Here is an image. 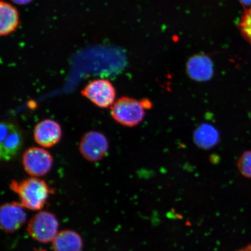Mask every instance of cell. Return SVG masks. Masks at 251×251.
Returning <instances> with one entry per match:
<instances>
[{"instance_id":"6da1fadb","label":"cell","mask_w":251,"mask_h":251,"mask_svg":"<svg viewBox=\"0 0 251 251\" xmlns=\"http://www.w3.org/2000/svg\"><path fill=\"white\" fill-rule=\"evenodd\" d=\"M9 188L18 194L21 205L31 211H39L46 205L53 190L46 182L37 177L12 180Z\"/></svg>"},{"instance_id":"7a4b0ae2","label":"cell","mask_w":251,"mask_h":251,"mask_svg":"<svg viewBox=\"0 0 251 251\" xmlns=\"http://www.w3.org/2000/svg\"><path fill=\"white\" fill-rule=\"evenodd\" d=\"M152 107L149 100L139 101L128 97L119 99L111 107V117L117 123L126 127L139 125L146 117V111Z\"/></svg>"},{"instance_id":"3957f363","label":"cell","mask_w":251,"mask_h":251,"mask_svg":"<svg viewBox=\"0 0 251 251\" xmlns=\"http://www.w3.org/2000/svg\"><path fill=\"white\" fill-rule=\"evenodd\" d=\"M59 223L53 213L47 211L37 213L30 220L27 233L33 240L41 243H49L58 234Z\"/></svg>"},{"instance_id":"277c9868","label":"cell","mask_w":251,"mask_h":251,"mask_svg":"<svg viewBox=\"0 0 251 251\" xmlns=\"http://www.w3.org/2000/svg\"><path fill=\"white\" fill-rule=\"evenodd\" d=\"M0 158L9 161L15 158L24 145V135L18 126L10 122H2L0 126Z\"/></svg>"},{"instance_id":"5b68a950","label":"cell","mask_w":251,"mask_h":251,"mask_svg":"<svg viewBox=\"0 0 251 251\" xmlns=\"http://www.w3.org/2000/svg\"><path fill=\"white\" fill-rule=\"evenodd\" d=\"M53 158L46 150L39 147H30L25 151L23 164L25 172L31 176H43L51 171Z\"/></svg>"},{"instance_id":"8992f818","label":"cell","mask_w":251,"mask_h":251,"mask_svg":"<svg viewBox=\"0 0 251 251\" xmlns=\"http://www.w3.org/2000/svg\"><path fill=\"white\" fill-rule=\"evenodd\" d=\"M81 93L94 104L102 108L111 107L117 94L111 81L102 78L90 81Z\"/></svg>"},{"instance_id":"52a82bcc","label":"cell","mask_w":251,"mask_h":251,"mask_svg":"<svg viewBox=\"0 0 251 251\" xmlns=\"http://www.w3.org/2000/svg\"><path fill=\"white\" fill-rule=\"evenodd\" d=\"M109 143L102 133L97 131H88L80 141L81 155L90 162H96L102 159L107 154Z\"/></svg>"},{"instance_id":"ba28073f","label":"cell","mask_w":251,"mask_h":251,"mask_svg":"<svg viewBox=\"0 0 251 251\" xmlns=\"http://www.w3.org/2000/svg\"><path fill=\"white\" fill-rule=\"evenodd\" d=\"M24 207L15 202L3 204L0 209L1 227L5 233H14L26 222Z\"/></svg>"},{"instance_id":"9c48e42d","label":"cell","mask_w":251,"mask_h":251,"mask_svg":"<svg viewBox=\"0 0 251 251\" xmlns=\"http://www.w3.org/2000/svg\"><path fill=\"white\" fill-rule=\"evenodd\" d=\"M62 134L60 125L49 119L39 122L33 131L34 141L45 148H51L57 144L61 139Z\"/></svg>"},{"instance_id":"30bf717a","label":"cell","mask_w":251,"mask_h":251,"mask_svg":"<svg viewBox=\"0 0 251 251\" xmlns=\"http://www.w3.org/2000/svg\"><path fill=\"white\" fill-rule=\"evenodd\" d=\"M0 34L7 36L14 32L20 25V15L17 8L1 0L0 3Z\"/></svg>"},{"instance_id":"8fae6325","label":"cell","mask_w":251,"mask_h":251,"mask_svg":"<svg viewBox=\"0 0 251 251\" xmlns=\"http://www.w3.org/2000/svg\"><path fill=\"white\" fill-rule=\"evenodd\" d=\"M54 251H81L83 240L74 231L66 230L59 232L52 242Z\"/></svg>"},{"instance_id":"7c38bea8","label":"cell","mask_w":251,"mask_h":251,"mask_svg":"<svg viewBox=\"0 0 251 251\" xmlns=\"http://www.w3.org/2000/svg\"><path fill=\"white\" fill-rule=\"evenodd\" d=\"M188 71L196 80H205L212 75V63L206 56H197L188 62Z\"/></svg>"},{"instance_id":"4fadbf2b","label":"cell","mask_w":251,"mask_h":251,"mask_svg":"<svg viewBox=\"0 0 251 251\" xmlns=\"http://www.w3.org/2000/svg\"><path fill=\"white\" fill-rule=\"evenodd\" d=\"M218 134L211 126H203L198 129L194 135L196 143L202 148H210L217 142Z\"/></svg>"},{"instance_id":"5bb4252c","label":"cell","mask_w":251,"mask_h":251,"mask_svg":"<svg viewBox=\"0 0 251 251\" xmlns=\"http://www.w3.org/2000/svg\"><path fill=\"white\" fill-rule=\"evenodd\" d=\"M238 171L244 177L251 178V151L245 152L238 159Z\"/></svg>"},{"instance_id":"9a60e30c","label":"cell","mask_w":251,"mask_h":251,"mask_svg":"<svg viewBox=\"0 0 251 251\" xmlns=\"http://www.w3.org/2000/svg\"><path fill=\"white\" fill-rule=\"evenodd\" d=\"M239 28L243 36L251 44V7L245 12L241 18Z\"/></svg>"},{"instance_id":"2e32d148","label":"cell","mask_w":251,"mask_h":251,"mask_svg":"<svg viewBox=\"0 0 251 251\" xmlns=\"http://www.w3.org/2000/svg\"><path fill=\"white\" fill-rule=\"evenodd\" d=\"M11 1L15 4L23 5L29 4L33 0H11Z\"/></svg>"},{"instance_id":"e0dca14e","label":"cell","mask_w":251,"mask_h":251,"mask_svg":"<svg viewBox=\"0 0 251 251\" xmlns=\"http://www.w3.org/2000/svg\"><path fill=\"white\" fill-rule=\"evenodd\" d=\"M243 5L246 6H251V0H240Z\"/></svg>"},{"instance_id":"ac0fdd59","label":"cell","mask_w":251,"mask_h":251,"mask_svg":"<svg viewBox=\"0 0 251 251\" xmlns=\"http://www.w3.org/2000/svg\"><path fill=\"white\" fill-rule=\"evenodd\" d=\"M238 251H251V244L249 245V246L243 248L242 249H241Z\"/></svg>"}]
</instances>
